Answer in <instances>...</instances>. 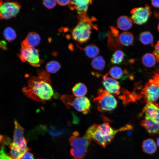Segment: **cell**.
Returning <instances> with one entry per match:
<instances>
[{
	"label": "cell",
	"mask_w": 159,
	"mask_h": 159,
	"mask_svg": "<svg viewBox=\"0 0 159 159\" xmlns=\"http://www.w3.org/2000/svg\"><path fill=\"white\" fill-rule=\"evenodd\" d=\"M37 75L31 76L27 86L22 88L25 95L37 102L50 100L54 95L50 75L47 71L37 70Z\"/></svg>",
	"instance_id": "obj_1"
},
{
	"label": "cell",
	"mask_w": 159,
	"mask_h": 159,
	"mask_svg": "<svg viewBox=\"0 0 159 159\" xmlns=\"http://www.w3.org/2000/svg\"><path fill=\"white\" fill-rule=\"evenodd\" d=\"M125 130H127L126 126L115 130L108 123L105 122L92 125L88 128L85 134L91 140H93L105 148L113 140L117 133Z\"/></svg>",
	"instance_id": "obj_2"
},
{
	"label": "cell",
	"mask_w": 159,
	"mask_h": 159,
	"mask_svg": "<svg viewBox=\"0 0 159 159\" xmlns=\"http://www.w3.org/2000/svg\"><path fill=\"white\" fill-rule=\"evenodd\" d=\"M143 119L141 125L151 135L159 133V104L154 102L147 103L143 110Z\"/></svg>",
	"instance_id": "obj_3"
},
{
	"label": "cell",
	"mask_w": 159,
	"mask_h": 159,
	"mask_svg": "<svg viewBox=\"0 0 159 159\" xmlns=\"http://www.w3.org/2000/svg\"><path fill=\"white\" fill-rule=\"evenodd\" d=\"M78 17L79 21L72 30V35L74 40L82 44L89 39L92 30L97 28L92 22L95 18H90L86 14L79 15Z\"/></svg>",
	"instance_id": "obj_4"
},
{
	"label": "cell",
	"mask_w": 159,
	"mask_h": 159,
	"mask_svg": "<svg viewBox=\"0 0 159 159\" xmlns=\"http://www.w3.org/2000/svg\"><path fill=\"white\" fill-rule=\"evenodd\" d=\"M91 140L85 134L82 137L79 136V133L74 132L69 139L72 147L70 153L74 159H83L87 151Z\"/></svg>",
	"instance_id": "obj_5"
},
{
	"label": "cell",
	"mask_w": 159,
	"mask_h": 159,
	"mask_svg": "<svg viewBox=\"0 0 159 159\" xmlns=\"http://www.w3.org/2000/svg\"><path fill=\"white\" fill-rule=\"evenodd\" d=\"M98 95L93 100L98 111L102 112L112 110L117 107V101L115 98L105 90H97Z\"/></svg>",
	"instance_id": "obj_6"
},
{
	"label": "cell",
	"mask_w": 159,
	"mask_h": 159,
	"mask_svg": "<svg viewBox=\"0 0 159 159\" xmlns=\"http://www.w3.org/2000/svg\"><path fill=\"white\" fill-rule=\"evenodd\" d=\"M60 100L67 108L72 106L84 114H87L90 111L91 103L89 99L86 97L74 98L72 95H64L61 96Z\"/></svg>",
	"instance_id": "obj_7"
},
{
	"label": "cell",
	"mask_w": 159,
	"mask_h": 159,
	"mask_svg": "<svg viewBox=\"0 0 159 159\" xmlns=\"http://www.w3.org/2000/svg\"><path fill=\"white\" fill-rule=\"evenodd\" d=\"M141 93L147 103L157 100L159 98V77L155 75L145 84Z\"/></svg>",
	"instance_id": "obj_8"
},
{
	"label": "cell",
	"mask_w": 159,
	"mask_h": 159,
	"mask_svg": "<svg viewBox=\"0 0 159 159\" xmlns=\"http://www.w3.org/2000/svg\"><path fill=\"white\" fill-rule=\"evenodd\" d=\"M19 57L22 62H27L32 66L39 67L40 66L41 61L39 51L34 47L21 44Z\"/></svg>",
	"instance_id": "obj_9"
},
{
	"label": "cell",
	"mask_w": 159,
	"mask_h": 159,
	"mask_svg": "<svg viewBox=\"0 0 159 159\" xmlns=\"http://www.w3.org/2000/svg\"><path fill=\"white\" fill-rule=\"evenodd\" d=\"M130 13L132 22L140 25L145 23L152 14L150 7L147 4H145L144 7L133 9Z\"/></svg>",
	"instance_id": "obj_10"
},
{
	"label": "cell",
	"mask_w": 159,
	"mask_h": 159,
	"mask_svg": "<svg viewBox=\"0 0 159 159\" xmlns=\"http://www.w3.org/2000/svg\"><path fill=\"white\" fill-rule=\"evenodd\" d=\"M20 8V5L17 2L0 0V20L9 19L16 16Z\"/></svg>",
	"instance_id": "obj_11"
},
{
	"label": "cell",
	"mask_w": 159,
	"mask_h": 159,
	"mask_svg": "<svg viewBox=\"0 0 159 159\" xmlns=\"http://www.w3.org/2000/svg\"><path fill=\"white\" fill-rule=\"evenodd\" d=\"M102 84L105 90L109 93L115 95L120 93V87L119 82L113 78L108 77V74L103 77Z\"/></svg>",
	"instance_id": "obj_12"
},
{
	"label": "cell",
	"mask_w": 159,
	"mask_h": 159,
	"mask_svg": "<svg viewBox=\"0 0 159 159\" xmlns=\"http://www.w3.org/2000/svg\"><path fill=\"white\" fill-rule=\"evenodd\" d=\"M92 1L89 0H74L70 1L69 6L71 10L75 9L79 15L86 14L89 5Z\"/></svg>",
	"instance_id": "obj_13"
},
{
	"label": "cell",
	"mask_w": 159,
	"mask_h": 159,
	"mask_svg": "<svg viewBox=\"0 0 159 159\" xmlns=\"http://www.w3.org/2000/svg\"><path fill=\"white\" fill-rule=\"evenodd\" d=\"M14 130L13 138V143L19 146L26 139L24 137V129L16 120L14 121Z\"/></svg>",
	"instance_id": "obj_14"
},
{
	"label": "cell",
	"mask_w": 159,
	"mask_h": 159,
	"mask_svg": "<svg viewBox=\"0 0 159 159\" xmlns=\"http://www.w3.org/2000/svg\"><path fill=\"white\" fill-rule=\"evenodd\" d=\"M40 41V38L39 35L35 32H32L27 34L21 44L27 46L34 47L38 45Z\"/></svg>",
	"instance_id": "obj_15"
},
{
	"label": "cell",
	"mask_w": 159,
	"mask_h": 159,
	"mask_svg": "<svg viewBox=\"0 0 159 159\" xmlns=\"http://www.w3.org/2000/svg\"><path fill=\"white\" fill-rule=\"evenodd\" d=\"M117 27L123 31L130 29L132 26V21L127 16H120L117 19Z\"/></svg>",
	"instance_id": "obj_16"
},
{
	"label": "cell",
	"mask_w": 159,
	"mask_h": 159,
	"mask_svg": "<svg viewBox=\"0 0 159 159\" xmlns=\"http://www.w3.org/2000/svg\"><path fill=\"white\" fill-rule=\"evenodd\" d=\"M143 151L145 153L152 154L157 150V146L154 141L152 139L149 138L145 140L142 144Z\"/></svg>",
	"instance_id": "obj_17"
},
{
	"label": "cell",
	"mask_w": 159,
	"mask_h": 159,
	"mask_svg": "<svg viewBox=\"0 0 159 159\" xmlns=\"http://www.w3.org/2000/svg\"><path fill=\"white\" fill-rule=\"evenodd\" d=\"M38 127L43 131L47 132L54 137L60 136L62 135L64 132V130L57 128L54 127H48L45 125H41Z\"/></svg>",
	"instance_id": "obj_18"
},
{
	"label": "cell",
	"mask_w": 159,
	"mask_h": 159,
	"mask_svg": "<svg viewBox=\"0 0 159 159\" xmlns=\"http://www.w3.org/2000/svg\"><path fill=\"white\" fill-rule=\"evenodd\" d=\"M72 93L77 97H84L87 92V88L84 84L78 82L76 84L72 89Z\"/></svg>",
	"instance_id": "obj_19"
},
{
	"label": "cell",
	"mask_w": 159,
	"mask_h": 159,
	"mask_svg": "<svg viewBox=\"0 0 159 159\" xmlns=\"http://www.w3.org/2000/svg\"><path fill=\"white\" fill-rule=\"evenodd\" d=\"M119 40L122 45L125 46H128L132 43L134 40V37L130 32H124L120 35Z\"/></svg>",
	"instance_id": "obj_20"
},
{
	"label": "cell",
	"mask_w": 159,
	"mask_h": 159,
	"mask_svg": "<svg viewBox=\"0 0 159 159\" xmlns=\"http://www.w3.org/2000/svg\"><path fill=\"white\" fill-rule=\"evenodd\" d=\"M86 56L90 58H94L98 55L100 53V49L95 45L91 44L87 45L84 49Z\"/></svg>",
	"instance_id": "obj_21"
},
{
	"label": "cell",
	"mask_w": 159,
	"mask_h": 159,
	"mask_svg": "<svg viewBox=\"0 0 159 159\" xmlns=\"http://www.w3.org/2000/svg\"><path fill=\"white\" fill-rule=\"evenodd\" d=\"M105 62L103 58L100 56H97L94 58L91 62L92 68L97 70L101 71L105 68Z\"/></svg>",
	"instance_id": "obj_22"
},
{
	"label": "cell",
	"mask_w": 159,
	"mask_h": 159,
	"mask_svg": "<svg viewBox=\"0 0 159 159\" xmlns=\"http://www.w3.org/2000/svg\"><path fill=\"white\" fill-rule=\"evenodd\" d=\"M143 64L146 67L150 68L154 66L156 59L154 55L150 53H147L143 55L142 59Z\"/></svg>",
	"instance_id": "obj_23"
},
{
	"label": "cell",
	"mask_w": 159,
	"mask_h": 159,
	"mask_svg": "<svg viewBox=\"0 0 159 159\" xmlns=\"http://www.w3.org/2000/svg\"><path fill=\"white\" fill-rule=\"evenodd\" d=\"M139 40L143 45H153V37L151 33L147 31L142 32L139 36Z\"/></svg>",
	"instance_id": "obj_24"
},
{
	"label": "cell",
	"mask_w": 159,
	"mask_h": 159,
	"mask_svg": "<svg viewBox=\"0 0 159 159\" xmlns=\"http://www.w3.org/2000/svg\"><path fill=\"white\" fill-rule=\"evenodd\" d=\"M11 157L14 159H20L24 153L13 142L10 144Z\"/></svg>",
	"instance_id": "obj_25"
},
{
	"label": "cell",
	"mask_w": 159,
	"mask_h": 159,
	"mask_svg": "<svg viewBox=\"0 0 159 159\" xmlns=\"http://www.w3.org/2000/svg\"><path fill=\"white\" fill-rule=\"evenodd\" d=\"M125 56V54L122 51L117 50L113 54L111 62L114 64H120L123 61Z\"/></svg>",
	"instance_id": "obj_26"
},
{
	"label": "cell",
	"mask_w": 159,
	"mask_h": 159,
	"mask_svg": "<svg viewBox=\"0 0 159 159\" xmlns=\"http://www.w3.org/2000/svg\"><path fill=\"white\" fill-rule=\"evenodd\" d=\"M61 67L59 64L56 61H51L46 66L47 71L49 73H55L58 71Z\"/></svg>",
	"instance_id": "obj_27"
},
{
	"label": "cell",
	"mask_w": 159,
	"mask_h": 159,
	"mask_svg": "<svg viewBox=\"0 0 159 159\" xmlns=\"http://www.w3.org/2000/svg\"><path fill=\"white\" fill-rule=\"evenodd\" d=\"M122 69L117 66L112 67L110 70L109 73L110 76L113 79H119L121 78L123 75Z\"/></svg>",
	"instance_id": "obj_28"
},
{
	"label": "cell",
	"mask_w": 159,
	"mask_h": 159,
	"mask_svg": "<svg viewBox=\"0 0 159 159\" xmlns=\"http://www.w3.org/2000/svg\"><path fill=\"white\" fill-rule=\"evenodd\" d=\"M4 34L6 39L9 42L14 40L16 37L15 31L10 27H7L5 29Z\"/></svg>",
	"instance_id": "obj_29"
},
{
	"label": "cell",
	"mask_w": 159,
	"mask_h": 159,
	"mask_svg": "<svg viewBox=\"0 0 159 159\" xmlns=\"http://www.w3.org/2000/svg\"><path fill=\"white\" fill-rule=\"evenodd\" d=\"M57 3L56 0H44L43 1L44 5L47 8L51 9L54 8Z\"/></svg>",
	"instance_id": "obj_30"
},
{
	"label": "cell",
	"mask_w": 159,
	"mask_h": 159,
	"mask_svg": "<svg viewBox=\"0 0 159 159\" xmlns=\"http://www.w3.org/2000/svg\"><path fill=\"white\" fill-rule=\"evenodd\" d=\"M153 54L155 56L157 61L159 62V40L157 42L155 46Z\"/></svg>",
	"instance_id": "obj_31"
},
{
	"label": "cell",
	"mask_w": 159,
	"mask_h": 159,
	"mask_svg": "<svg viewBox=\"0 0 159 159\" xmlns=\"http://www.w3.org/2000/svg\"><path fill=\"white\" fill-rule=\"evenodd\" d=\"M34 156L33 154L28 152L25 153L20 159H34Z\"/></svg>",
	"instance_id": "obj_32"
},
{
	"label": "cell",
	"mask_w": 159,
	"mask_h": 159,
	"mask_svg": "<svg viewBox=\"0 0 159 159\" xmlns=\"http://www.w3.org/2000/svg\"><path fill=\"white\" fill-rule=\"evenodd\" d=\"M57 2L58 4L62 6H65L69 4L70 0H57Z\"/></svg>",
	"instance_id": "obj_33"
},
{
	"label": "cell",
	"mask_w": 159,
	"mask_h": 159,
	"mask_svg": "<svg viewBox=\"0 0 159 159\" xmlns=\"http://www.w3.org/2000/svg\"><path fill=\"white\" fill-rule=\"evenodd\" d=\"M151 4L153 7L159 8V0H152L151 1Z\"/></svg>",
	"instance_id": "obj_34"
},
{
	"label": "cell",
	"mask_w": 159,
	"mask_h": 159,
	"mask_svg": "<svg viewBox=\"0 0 159 159\" xmlns=\"http://www.w3.org/2000/svg\"><path fill=\"white\" fill-rule=\"evenodd\" d=\"M5 42H2L0 40V48L4 50H6L7 48L6 46Z\"/></svg>",
	"instance_id": "obj_35"
},
{
	"label": "cell",
	"mask_w": 159,
	"mask_h": 159,
	"mask_svg": "<svg viewBox=\"0 0 159 159\" xmlns=\"http://www.w3.org/2000/svg\"><path fill=\"white\" fill-rule=\"evenodd\" d=\"M157 145L159 146V137L157 138Z\"/></svg>",
	"instance_id": "obj_36"
},
{
	"label": "cell",
	"mask_w": 159,
	"mask_h": 159,
	"mask_svg": "<svg viewBox=\"0 0 159 159\" xmlns=\"http://www.w3.org/2000/svg\"><path fill=\"white\" fill-rule=\"evenodd\" d=\"M3 138V137L2 135H0V142L1 141Z\"/></svg>",
	"instance_id": "obj_37"
},
{
	"label": "cell",
	"mask_w": 159,
	"mask_h": 159,
	"mask_svg": "<svg viewBox=\"0 0 159 159\" xmlns=\"http://www.w3.org/2000/svg\"><path fill=\"white\" fill-rule=\"evenodd\" d=\"M155 15L156 16L159 18V14L158 13L156 12V14H155Z\"/></svg>",
	"instance_id": "obj_38"
},
{
	"label": "cell",
	"mask_w": 159,
	"mask_h": 159,
	"mask_svg": "<svg viewBox=\"0 0 159 159\" xmlns=\"http://www.w3.org/2000/svg\"><path fill=\"white\" fill-rule=\"evenodd\" d=\"M158 31L159 32V23L158 24Z\"/></svg>",
	"instance_id": "obj_39"
},
{
	"label": "cell",
	"mask_w": 159,
	"mask_h": 159,
	"mask_svg": "<svg viewBox=\"0 0 159 159\" xmlns=\"http://www.w3.org/2000/svg\"><path fill=\"white\" fill-rule=\"evenodd\" d=\"M0 159H2L0 157Z\"/></svg>",
	"instance_id": "obj_40"
},
{
	"label": "cell",
	"mask_w": 159,
	"mask_h": 159,
	"mask_svg": "<svg viewBox=\"0 0 159 159\" xmlns=\"http://www.w3.org/2000/svg\"></svg>",
	"instance_id": "obj_41"
}]
</instances>
